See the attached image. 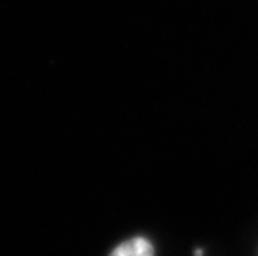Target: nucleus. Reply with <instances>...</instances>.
<instances>
[{
	"label": "nucleus",
	"instance_id": "2",
	"mask_svg": "<svg viewBox=\"0 0 258 256\" xmlns=\"http://www.w3.org/2000/svg\"><path fill=\"white\" fill-rule=\"evenodd\" d=\"M195 256H202V249H195Z\"/></svg>",
	"mask_w": 258,
	"mask_h": 256
},
{
	"label": "nucleus",
	"instance_id": "1",
	"mask_svg": "<svg viewBox=\"0 0 258 256\" xmlns=\"http://www.w3.org/2000/svg\"><path fill=\"white\" fill-rule=\"evenodd\" d=\"M153 244L144 236L130 238L120 243L110 253V256H153Z\"/></svg>",
	"mask_w": 258,
	"mask_h": 256
}]
</instances>
